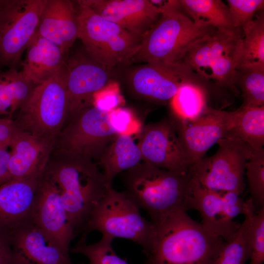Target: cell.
I'll return each instance as SVG.
<instances>
[{
  "mask_svg": "<svg viewBox=\"0 0 264 264\" xmlns=\"http://www.w3.org/2000/svg\"><path fill=\"white\" fill-rule=\"evenodd\" d=\"M43 175L58 188L75 234L83 233L93 210L112 185L92 159L56 149L52 151Z\"/></svg>",
  "mask_w": 264,
  "mask_h": 264,
  "instance_id": "cell-1",
  "label": "cell"
},
{
  "mask_svg": "<svg viewBox=\"0 0 264 264\" xmlns=\"http://www.w3.org/2000/svg\"><path fill=\"white\" fill-rule=\"evenodd\" d=\"M154 225L145 264H214L224 242L184 211Z\"/></svg>",
  "mask_w": 264,
  "mask_h": 264,
  "instance_id": "cell-2",
  "label": "cell"
},
{
  "mask_svg": "<svg viewBox=\"0 0 264 264\" xmlns=\"http://www.w3.org/2000/svg\"><path fill=\"white\" fill-rule=\"evenodd\" d=\"M124 191L156 224L176 212L192 208V178L142 161L122 173Z\"/></svg>",
  "mask_w": 264,
  "mask_h": 264,
  "instance_id": "cell-3",
  "label": "cell"
},
{
  "mask_svg": "<svg viewBox=\"0 0 264 264\" xmlns=\"http://www.w3.org/2000/svg\"><path fill=\"white\" fill-rule=\"evenodd\" d=\"M160 7L159 18L142 38L131 63L180 64L195 41L217 30L194 23L178 0H168Z\"/></svg>",
  "mask_w": 264,
  "mask_h": 264,
  "instance_id": "cell-4",
  "label": "cell"
},
{
  "mask_svg": "<svg viewBox=\"0 0 264 264\" xmlns=\"http://www.w3.org/2000/svg\"><path fill=\"white\" fill-rule=\"evenodd\" d=\"M66 69L36 85L14 120L23 131L54 146L68 118Z\"/></svg>",
  "mask_w": 264,
  "mask_h": 264,
  "instance_id": "cell-5",
  "label": "cell"
},
{
  "mask_svg": "<svg viewBox=\"0 0 264 264\" xmlns=\"http://www.w3.org/2000/svg\"><path fill=\"white\" fill-rule=\"evenodd\" d=\"M154 228L140 209L125 192L110 186L91 213L79 242H86L88 234L93 231L101 232L113 239L132 241L145 251L149 246Z\"/></svg>",
  "mask_w": 264,
  "mask_h": 264,
  "instance_id": "cell-6",
  "label": "cell"
},
{
  "mask_svg": "<svg viewBox=\"0 0 264 264\" xmlns=\"http://www.w3.org/2000/svg\"><path fill=\"white\" fill-rule=\"evenodd\" d=\"M79 21V39L85 50L105 66L131 63L141 39L102 18L76 1Z\"/></svg>",
  "mask_w": 264,
  "mask_h": 264,
  "instance_id": "cell-7",
  "label": "cell"
},
{
  "mask_svg": "<svg viewBox=\"0 0 264 264\" xmlns=\"http://www.w3.org/2000/svg\"><path fill=\"white\" fill-rule=\"evenodd\" d=\"M217 143V152L192 164L189 172L192 179L205 189L241 195L245 187V165L252 150L242 141L230 137Z\"/></svg>",
  "mask_w": 264,
  "mask_h": 264,
  "instance_id": "cell-8",
  "label": "cell"
},
{
  "mask_svg": "<svg viewBox=\"0 0 264 264\" xmlns=\"http://www.w3.org/2000/svg\"><path fill=\"white\" fill-rule=\"evenodd\" d=\"M46 0H0V66L16 68L34 36Z\"/></svg>",
  "mask_w": 264,
  "mask_h": 264,
  "instance_id": "cell-9",
  "label": "cell"
},
{
  "mask_svg": "<svg viewBox=\"0 0 264 264\" xmlns=\"http://www.w3.org/2000/svg\"><path fill=\"white\" fill-rule=\"evenodd\" d=\"M109 111L93 106L83 110L67 120L53 149L98 161L117 134L110 122Z\"/></svg>",
  "mask_w": 264,
  "mask_h": 264,
  "instance_id": "cell-10",
  "label": "cell"
},
{
  "mask_svg": "<svg viewBox=\"0 0 264 264\" xmlns=\"http://www.w3.org/2000/svg\"><path fill=\"white\" fill-rule=\"evenodd\" d=\"M65 66L68 120L92 106L94 95L112 81L110 68L98 62L83 46L66 54Z\"/></svg>",
  "mask_w": 264,
  "mask_h": 264,
  "instance_id": "cell-11",
  "label": "cell"
},
{
  "mask_svg": "<svg viewBox=\"0 0 264 264\" xmlns=\"http://www.w3.org/2000/svg\"><path fill=\"white\" fill-rule=\"evenodd\" d=\"M235 192L217 193L200 186L192 179V208L201 214L202 225L210 233L226 241L241 224L234 218L243 214L246 201Z\"/></svg>",
  "mask_w": 264,
  "mask_h": 264,
  "instance_id": "cell-12",
  "label": "cell"
},
{
  "mask_svg": "<svg viewBox=\"0 0 264 264\" xmlns=\"http://www.w3.org/2000/svg\"><path fill=\"white\" fill-rule=\"evenodd\" d=\"M137 144L143 161L174 172L189 173L192 162L169 119L145 126Z\"/></svg>",
  "mask_w": 264,
  "mask_h": 264,
  "instance_id": "cell-13",
  "label": "cell"
},
{
  "mask_svg": "<svg viewBox=\"0 0 264 264\" xmlns=\"http://www.w3.org/2000/svg\"><path fill=\"white\" fill-rule=\"evenodd\" d=\"M232 111L208 106L195 119L185 123L172 121L192 164L204 157L207 151L225 137L231 125Z\"/></svg>",
  "mask_w": 264,
  "mask_h": 264,
  "instance_id": "cell-14",
  "label": "cell"
},
{
  "mask_svg": "<svg viewBox=\"0 0 264 264\" xmlns=\"http://www.w3.org/2000/svg\"><path fill=\"white\" fill-rule=\"evenodd\" d=\"M195 76L180 64L145 63L131 73L129 80L132 89L138 96L164 103L170 101L183 84L196 81Z\"/></svg>",
  "mask_w": 264,
  "mask_h": 264,
  "instance_id": "cell-15",
  "label": "cell"
},
{
  "mask_svg": "<svg viewBox=\"0 0 264 264\" xmlns=\"http://www.w3.org/2000/svg\"><path fill=\"white\" fill-rule=\"evenodd\" d=\"M31 217L34 224L69 251L70 244L76 234L62 204L58 188L44 175L35 195Z\"/></svg>",
  "mask_w": 264,
  "mask_h": 264,
  "instance_id": "cell-16",
  "label": "cell"
},
{
  "mask_svg": "<svg viewBox=\"0 0 264 264\" xmlns=\"http://www.w3.org/2000/svg\"><path fill=\"white\" fill-rule=\"evenodd\" d=\"M95 13L142 39L161 9L149 0H80Z\"/></svg>",
  "mask_w": 264,
  "mask_h": 264,
  "instance_id": "cell-17",
  "label": "cell"
},
{
  "mask_svg": "<svg viewBox=\"0 0 264 264\" xmlns=\"http://www.w3.org/2000/svg\"><path fill=\"white\" fill-rule=\"evenodd\" d=\"M17 260L25 264H73L69 252L29 221L10 230Z\"/></svg>",
  "mask_w": 264,
  "mask_h": 264,
  "instance_id": "cell-18",
  "label": "cell"
},
{
  "mask_svg": "<svg viewBox=\"0 0 264 264\" xmlns=\"http://www.w3.org/2000/svg\"><path fill=\"white\" fill-rule=\"evenodd\" d=\"M242 29L216 30L195 41L180 64L203 79L205 70L226 54L241 50Z\"/></svg>",
  "mask_w": 264,
  "mask_h": 264,
  "instance_id": "cell-19",
  "label": "cell"
},
{
  "mask_svg": "<svg viewBox=\"0 0 264 264\" xmlns=\"http://www.w3.org/2000/svg\"><path fill=\"white\" fill-rule=\"evenodd\" d=\"M36 33L58 46L66 56L79 33L78 12L74 2L46 0Z\"/></svg>",
  "mask_w": 264,
  "mask_h": 264,
  "instance_id": "cell-20",
  "label": "cell"
},
{
  "mask_svg": "<svg viewBox=\"0 0 264 264\" xmlns=\"http://www.w3.org/2000/svg\"><path fill=\"white\" fill-rule=\"evenodd\" d=\"M9 147V178L19 180L41 177L54 145L21 130Z\"/></svg>",
  "mask_w": 264,
  "mask_h": 264,
  "instance_id": "cell-21",
  "label": "cell"
},
{
  "mask_svg": "<svg viewBox=\"0 0 264 264\" xmlns=\"http://www.w3.org/2000/svg\"><path fill=\"white\" fill-rule=\"evenodd\" d=\"M41 177L11 179L0 185V226L10 231L31 221L32 205Z\"/></svg>",
  "mask_w": 264,
  "mask_h": 264,
  "instance_id": "cell-22",
  "label": "cell"
},
{
  "mask_svg": "<svg viewBox=\"0 0 264 264\" xmlns=\"http://www.w3.org/2000/svg\"><path fill=\"white\" fill-rule=\"evenodd\" d=\"M26 49V57L21 63V72L35 85L57 74L65 65L66 55L61 49L36 32Z\"/></svg>",
  "mask_w": 264,
  "mask_h": 264,
  "instance_id": "cell-23",
  "label": "cell"
},
{
  "mask_svg": "<svg viewBox=\"0 0 264 264\" xmlns=\"http://www.w3.org/2000/svg\"><path fill=\"white\" fill-rule=\"evenodd\" d=\"M141 161V151L132 136L117 134L98 160V164L107 183L112 185L117 175L132 168Z\"/></svg>",
  "mask_w": 264,
  "mask_h": 264,
  "instance_id": "cell-24",
  "label": "cell"
},
{
  "mask_svg": "<svg viewBox=\"0 0 264 264\" xmlns=\"http://www.w3.org/2000/svg\"><path fill=\"white\" fill-rule=\"evenodd\" d=\"M225 137L242 141L247 144L252 151L263 149L264 106L240 107L235 111H232L231 125Z\"/></svg>",
  "mask_w": 264,
  "mask_h": 264,
  "instance_id": "cell-25",
  "label": "cell"
},
{
  "mask_svg": "<svg viewBox=\"0 0 264 264\" xmlns=\"http://www.w3.org/2000/svg\"><path fill=\"white\" fill-rule=\"evenodd\" d=\"M207 98V90L203 85L197 81L185 83L170 101L171 114L169 119L179 123L195 119L209 106Z\"/></svg>",
  "mask_w": 264,
  "mask_h": 264,
  "instance_id": "cell-26",
  "label": "cell"
},
{
  "mask_svg": "<svg viewBox=\"0 0 264 264\" xmlns=\"http://www.w3.org/2000/svg\"><path fill=\"white\" fill-rule=\"evenodd\" d=\"M178 3L192 21L218 30L235 28L227 5L221 0H180Z\"/></svg>",
  "mask_w": 264,
  "mask_h": 264,
  "instance_id": "cell-27",
  "label": "cell"
},
{
  "mask_svg": "<svg viewBox=\"0 0 264 264\" xmlns=\"http://www.w3.org/2000/svg\"><path fill=\"white\" fill-rule=\"evenodd\" d=\"M36 85L28 81L16 68L0 72V116L9 115L20 110Z\"/></svg>",
  "mask_w": 264,
  "mask_h": 264,
  "instance_id": "cell-28",
  "label": "cell"
},
{
  "mask_svg": "<svg viewBox=\"0 0 264 264\" xmlns=\"http://www.w3.org/2000/svg\"><path fill=\"white\" fill-rule=\"evenodd\" d=\"M246 201L242 223L230 239L224 241L214 264H245L249 259L252 223L255 209L250 198Z\"/></svg>",
  "mask_w": 264,
  "mask_h": 264,
  "instance_id": "cell-29",
  "label": "cell"
},
{
  "mask_svg": "<svg viewBox=\"0 0 264 264\" xmlns=\"http://www.w3.org/2000/svg\"><path fill=\"white\" fill-rule=\"evenodd\" d=\"M234 84L241 93L242 102L241 107L264 106V64L254 62L238 65Z\"/></svg>",
  "mask_w": 264,
  "mask_h": 264,
  "instance_id": "cell-30",
  "label": "cell"
},
{
  "mask_svg": "<svg viewBox=\"0 0 264 264\" xmlns=\"http://www.w3.org/2000/svg\"><path fill=\"white\" fill-rule=\"evenodd\" d=\"M243 40L238 65L258 62L264 64V13L261 10L242 28Z\"/></svg>",
  "mask_w": 264,
  "mask_h": 264,
  "instance_id": "cell-31",
  "label": "cell"
},
{
  "mask_svg": "<svg viewBox=\"0 0 264 264\" xmlns=\"http://www.w3.org/2000/svg\"><path fill=\"white\" fill-rule=\"evenodd\" d=\"M250 199L255 210L264 207V149L252 151L245 168Z\"/></svg>",
  "mask_w": 264,
  "mask_h": 264,
  "instance_id": "cell-32",
  "label": "cell"
},
{
  "mask_svg": "<svg viewBox=\"0 0 264 264\" xmlns=\"http://www.w3.org/2000/svg\"><path fill=\"white\" fill-rule=\"evenodd\" d=\"M113 240L102 236L99 241L93 243L77 242L71 251L85 256L88 260V264H128L115 253L111 246Z\"/></svg>",
  "mask_w": 264,
  "mask_h": 264,
  "instance_id": "cell-33",
  "label": "cell"
},
{
  "mask_svg": "<svg viewBox=\"0 0 264 264\" xmlns=\"http://www.w3.org/2000/svg\"><path fill=\"white\" fill-rule=\"evenodd\" d=\"M234 25L242 29L251 22L256 14L264 10V0H227Z\"/></svg>",
  "mask_w": 264,
  "mask_h": 264,
  "instance_id": "cell-34",
  "label": "cell"
},
{
  "mask_svg": "<svg viewBox=\"0 0 264 264\" xmlns=\"http://www.w3.org/2000/svg\"><path fill=\"white\" fill-rule=\"evenodd\" d=\"M109 120L117 134L132 136L142 132V123L130 109L121 107L109 111Z\"/></svg>",
  "mask_w": 264,
  "mask_h": 264,
  "instance_id": "cell-35",
  "label": "cell"
},
{
  "mask_svg": "<svg viewBox=\"0 0 264 264\" xmlns=\"http://www.w3.org/2000/svg\"><path fill=\"white\" fill-rule=\"evenodd\" d=\"M249 264H263L264 261V207L255 210L251 229Z\"/></svg>",
  "mask_w": 264,
  "mask_h": 264,
  "instance_id": "cell-36",
  "label": "cell"
},
{
  "mask_svg": "<svg viewBox=\"0 0 264 264\" xmlns=\"http://www.w3.org/2000/svg\"><path fill=\"white\" fill-rule=\"evenodd\" d=\"M124 102L118 84L112 81L94 95L93 106L109 111L121 107Z\"/></svg>",
  "mask_w": 264,
  "mask_h": 264,
  "instance_id": "cell-37",
  "label": "cell"
},
{
  "mask_svg": "<svg viewBox=\"0 0 264 264\" xmlns=\"http://www.w3.org/2000/svg\"><path fill=\"white\" fill-rule=\"evenodd\" d=\"M0 264H16L10 231L0 226Z\"/></svg>",
  "mask_w": 264,
  "mask_h": 264,
  "instance_id": "cell-38",
  "label": "cell"
},
{
  "mask_svg": "<svg viewBox=\"0 0 264 264\" xmlns=\"http://www.w3.org/2000/svg\"><path fill=\"white\" fill-rule=\"evenodd\" d=\"M20 131L15 121L11 118L0 117V148L9 147Z\"/></svg>",
  "mask_w": 264,
  "mask_h": 264,
  "instance_id": "cell-39",
  "label": "cell"
},
{
  "mask_svg": "<svg viewBox=\"0 0 264 264\" xmlns=\"http://www.w3.org/2000/svg\"><path fill=\"white\" fill-rule=\"evenodd\" d=\"M8 147L0 148V185L9 180L8 163L10 152Z\"/></svg>",
  "mask_w": 264,
  "mask_h": 264,
  "instance_id": "cell-40",
  "label": "cell"
},
{
  "mask_svg": "<svg viewBox=\"0 0 264 264\" xmlns=\"http://www.w3.org/2000/svg\"><path fill=\"white\" fill-rule=\"evenodd\" d=\"M24 264V263H19V264Z\"/></svg>",
  "mask_w": 264,
  "mask_h": 264,
  "instance_id": "cell-41",
  "label": "cell"
}]
</instances>
